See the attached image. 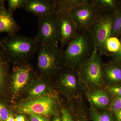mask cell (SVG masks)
I'll return each mask as SVG.
<instances>
[{
  "mask_svg": "<svg viewBox=\"0 0 121 121\" xmlns=\"http://www.w3.org/2000/svg\"><path fill=\"white\" fill-rule=\"evenodd\" d=\"M118 37L111 36L106 41L102 54L113 55L119 51L121 41Z\"/></svg>",
  "mask_w": 121,
  "mask_h": 121,
  "instance_id": "cell-21",
  "label": "cell"
},
{
  "mask_svg": "<svg viewBox=\"0 0 121 121\" xmlns=\"http://www.w3.org/2000/svg\"><path fill=\"white\" fill-rule=\"evenodd\" d=\"M51 121H62V117L58 113H56L53 115Z\"/></svg>",
  "mask_w": 121,
  "mask_h": 121,
  "instance_id": "cell-31",
  "label": "cell"
},
{
  "mask_svg": "<svg viewBox=\"0 0 121 121\" xmlns=\"http://www.w3.org/2000/svg\"><path fill=\"white\" fill-rule=\"evenodd\" d=\"M29 115L30 121H49L48 117L37 115L30 114Z\"/></svg>",
  "mask_w": 121,
  "mask_h": 121,
  "instance_id": "cell-28",
  "label": "cell"
},
{
  "mask_svg": "<svg viewBox=\"0 0 121 121\" xmlns=\"http://www.w3.org/2000/svg\"><path fill=\"white\" fill-rule=\"evenodd\" d=\"M114 12L103 13L100 18L87 29L93 37L95 50L101 54L106 41L111 36Z\"/></svg>",
  "mask_w": 121,
  "mask_h": 121,
  "instance_id": "cell-8",
  "label": "cell"
},
{
  "mask_svg": "<svg viewBox=\"0 0 121 121\" xmlns=\"http://www.w3.org/2000/svg\"><path fill=\"white\" fill-rule=\"evenodd\" d=\"M89 102L95 107L105 109L109 108L111 102L108 92L102 89H98L88 92Z\"/></svg>",
  "mask_w": 121,
  "mask_h": 121,
  "instance_id": "cell-17",
  "label": "cell"
},
{
  "mask_svg": "<svg viewBox=\"0 0 121 121\" xmlns=\"http://www.w3.org/2000/svg\"><path fill=\"white\" fill-rule=\"evenodd\" d=\"M61 117L62 121H90L79 97L73 99L69 107L62 108Z\"/></svg>",
  "mask_w": 121,
  "mask_h": 121,
  "instance_id": "cell-12",
  "label": "cell"
},
{
  "mask_svg": "<svg viewBox=\"0 0 121 121\" xmlns=\"http://www.w3.org/2000/svg\"><path fill=\"white\" fill-rule=\"evenodd\" d=\"M5 1V0H0V7L3 4H4Z\"/></svg>",
  "mask_w": 121,
  "mask_h": 121,
  "instance_id": "cell-34",
  "label": "cell"
},
{
  "mask_svg": "<svg viewBox=\"0 0 121 121\" xmlns=\"http://www.w3.org/2000/svg\"><path fill=\"white\" fill-rule=\"evenodd\" d=\"M95 50L93 37L89 30H78L77 35L62 51L64 66L76 69L90 58Z\"/></svg>",
  "mask_w": 121,
  "mask_h": 121,
  "instance_id": "cell-2",
  "label": "cell"
},
{
  "mask_svg": "<svg viewBox=\"0 0 121 121\" xmlns=\"http://www.w3.org/2000/svg\"><path fill=\"white\" fill-rule=\"evenodd\" d=\"M35 73L28 62L13 65L9 76V99H15L34 78Z\"/></svg>",
  "mask_w": 121,
  "mask_h": 121,
  "instance_id": "cell-6",
  "label": "cell"
},
{
  "mask_svg": "<svg viewBox=\"0 0 121 121\" xmlns=\"http://www.w3.org/2000/svg\"><path fill=\"white\" fill-rule=\"evenodd\" d=\"M58 17L60 26L59 43L60 50L63 51L77 35L78 30L68 13H56Z\"/></svg>",
  "mask_w": 121,
  "mask_h": 121,
  "instance_id": "cell-11",
  "label": "cell"
},
{
  "mask_svg": "<svg viewBox=\"0 0 121 121\" xmlns=\"http://www.w3.org/2000/svg\"><path fill=\"white\" fill-rule=\"evenodd\" d=\"M78 30L89 28L101 16L103 13L91 0L76 7L69 13Z\"/></svg>",
  "mask_w": 121,
  "mask_h": 121,
  "instance_id": "cell-9",
  "label": "cell"
},
{
  "mask_svg": "<svg viewBox=\"0 0 121 121\" xmlns=\"http://www.w3.org/2000/svg\"><path fill=\"white\" fill-rule=\"evenodd\" d=\"M103 70L104 78L109 82H121V65L115 63L103 65Z\"/></svg>",
  "mask_w": 121,
  "mask_h": 121,
  "instance_id": "cell-18",
  "label": "cell"
},
{
  "mask_svg": "<svg viewBox=\"0 0 121 121\" xmlns=\"http://www.w3.org/2000/svg\"><path fill=\"white\" fill-rule=\"evenodd\" d=\"M15 119V121H26L25 117L22 113L16 116Z\"/></svg>",
  "mask_w": 121,
  "mask_h": 121,
  "instance_id": "cell-30",
  "label": "cell"
},
{
  "mask_svg": "<svg viewBox=\"0 0 121 121\" xmlns=\"http://www.w3.org/2000/svg\"><path fill=\"white\" fill-rule=\"evenodd\" d=\"M93 4L102 13L112 12L119 10L120 4L115 0H91Z\"/></svg>",
  "mask_w": 121,
  "mask_h": 121,
  "instance_id": "cell-20",
  "label": "cell"
},
{
  "mask_svg": "<svg viewBox=\"0 0 121 121\" xmlns=\"http://www.w3.org/2000/svg\"><path fill=\"white\" fill-rule=\"evenodd\" d=\"M7 102L0 99V121H5L11 112V110Z\"/></svg>",
  "mask_w": 121,
  "mask_h": 121,
  "instance_id": "cell-25",
  "label": "cell"
},
{
  "mask_svg": "<svg viewBox=\"0 0 121 121\" xmlns=\"http://www.w3.org/2000/svg\"><path fill=\"white\" fill-rule=\"evenodd\" d=\"M107 91L116 96L121 97V86H111L108 87Z\"/></svg>",
  "mask_w": 121,
  "mask_h": 121,
  "instance_id": "cell-27",
  "label": "cell"
},
{
  "mask_svg": "<svg viewBox=\"0 0 121 121\" xmlns=\"http://www.w3.org/2000/svg\"><path fill=\"white\" fill-rule=\"evenodd\" d=\"M5 121H15V117L12 111L11 110V112L9 114L8 118Z\"/></svg>",
  "mask_w": 121,
  "mask_h": 121,
  "instance_id": "cell-33",
  "label": "cell"
},
{
  "mask_svg": "<svg viewBox=\"0 0 121 121\" xmlns=\"http://www.w3.org/2000/svg\"><path fill=\"white\" fill-rule=\"evenodd\" d=\"M66 70L59 73L58 82L61 89L72 98L79 97L78 93L81 84L76 70L74 68L65 67Z\"/></svg>",
  "mask_w": 121,
  "mask_h": 121,
  "instance_id": "cell-10",
  "label": "cell"
},
{
  "mask_svg": "<svg viewBox=\"0 0 121 121\" xmlns=\"http://www.w3.org/2000/svg\"><path fill=\"white\" fill-rule=\"evenodd\" d=\"M110 109L115 113L121 109V97L115 96L111 101L109 107Z\"/></svg>",
  "mask_w": 121,
  "mask_h": 121,
  "instance_id": "cell-26",
  "label": "cell"
},
{
  "mask_svg": "<svg viewBox=\"0 0 121 121\" xmlns=\"http://www.w3.org/2000/svg\"><path fill=\"white\" fill-rule=\"evenodd\" d=\"M39 30L35 36L39 43L58 45L60 26L57 13L39 17Z\"/></svg>",
  "mask_w": 121,
  "mask_h": 121,
  "instance_id": "cell-7",
  "label": "cell"
},
{
  "mask_svg": "<svg viewBox=\"0 0 121 121\" xmlns=\"http://www.w3.org/2000/svg\"><path fill=\"white\" fill-rule=\"evenodd\" d=\"M62 52L58 45L40 44L37 52V69L40 77L49 78L60 72L64 66Z\"/></svg>",
  "mask_w": 121,
  "mask_h": 121,
  "instance_id": "cell-4",
  "label": "cell"
},
{
  "mask_svg": "<svg viewBox=\"0 0 121 121\" xmlns=\"http://www.w3.org/2000/svg\"><path fill=\"white\" fill-rule=\"evenodd\" d=\"M9 62L0 50V99L7 102L9 99Z\"/></svg>",
  "mask_w": 121,
  "mask_h": 121,
  "instance_id": "cell-14",
  "label": "cell"
},
{
  "mask_svg": "<svg viewBox=\"0 0 121 121\" xmlns=\"http://www.w3.org/2000/svg\"><path fill=\"white\" fill-rule=\"evenodd\" d=\"M20 29L12 14L3 4L0 7V33H6L8 35H16Z\"/></svg>",
  "mask_w": 121,
  "mask_h": 121,
  "instance_id": "cell-15",
  "label": "cell"
},
{
  "mask_svg": "<svg viewBox=\"0 0 121 121\" xmlns=\"http://www.w3.org/2000/svg\"><path fill=\"white\" fill-rule=\"evenodd\" d=\"M26 12L42 17L56 13L54 0H27L24 8Z\"/></svg>",
  "mask_w": 121,
  "mask_h": 121,
  "instance_id": "cell-13",
  "label": "cell"
},
{
  "mask_svg": "<svg viewBox=\"0 0 121 121\" xmlns=\"http://www.w3.org/2000/svg\"><path fill=\"white\" fill-rule=\"evenodd\" d=\"M120 37L121 46L118 51L113 55V62L114 63L121 65V36Z\"/></svg>",
  "mask_w": 121,
  "mask_h": 121,
  "instance_id": "cell-29",
  "label": "cell"
},
{
  "mask_svg": "<svg viewBox=\"0 0 121 121\" xmlns=\"http://www.w3.org/2000/svg\"><path fill=\"white\" fill-rule=\"evenodd\" d=\"M9 4L8 10L12 14L16 10L19 9H24L27 0H8Z\"/></svg>",
  "mask_w": 121,
  "mask_h": 121,
  "instance_id": "cell-24",
  "label": "cell"
},
{
  "mask_svg": "<svg viewBox=\"0 0 121 121\" xmlns=\"http://www.w3.org/2000/svg\"><path fill=\"white\" fill-rule=\"evenodd\" d=\"M31 82L26 87V94L29 98L48 95L50 87L43 78L38 77L33 79Z\"/></svg>",
  "mask_w": 121,
  "mask_h": 121,
  "instance_id": "cell-16",
  "label": "cell"
},
{
  "mask_svg": "<svg viewBox=\"0 0 121 121\" xmlns=\"http://www.w3.org/2000/svg\"><path fill=\"white\" fill-rule=\"evenodd\" d=\"M90 103V116L92 121H114L111 113L108 112H99L91 102Z\"/></svg>",
  "mask_w": 121,
  "mask_h": 121,
  "instance_id": "cell-22",
  "label": "cell"
},
{
  "mask_svg": "<svg viewBox=\"0 0 121 121\" xmlns=\"http://www.w3.org/2000/svg\"><path fill=\"white\" fill-rule=\"evenodd\" d=\"M111 36L119 37L121 36V10L115 11Z\"/></svg>",
  "mask_w": 121,
  "mask_h": 121,
  "instance_id": "cell-23",
  "label": "cell"
},
{
  "mask_svg": "<svg viewBox=\"0 0 121 121\" xmlns=\"http://www.w3.org/2000/svg\"><path fill=\"white\" fill-rule=\"evenodd\" d=\"M114 113L117 121H121V109Z\"/></svg>",
  "mask_w": 121,
  "mask_h": 121,
  "instance_id": "cell-32",
  "label": "cell"
},
{
  "mask_svg": "<svg viewBox=\"0 0 121 121\" xmlns=\"http://www.w3.org/2000/svg\"><path fill=\"white\" fill-rule=\"evenodd\" d=\"M102 55L95 50L90 58L76 68L81 85L89 91L101 89L104 84Z\"/></svg>",
  "mask_w": 121,
  "mask_h": 121,
  "instance_id": "cell-3",
  "label": "cell"
},
{
  "mask_svg": "<svg viewBox=\"0 0 121 121\" xmlns=\"http://www.w3.org/2000/svg\"><path fill=\"white\" fill-rule=\"evenodd\" d=\"M40 44L36 36L17 35L0 39V48L9 63L14 64L28 62L37 52Z\"/></svg>",
  "mask_w": 121,
  "mask_h": 121,
  "instance_id": "cell-1",
  "label": "cell"
},
{
  "mask_svg": "<svg viewBox=\"0 0 121 121\" xmlns=\"http://www.w3.org/2000/svg\"><path fill=\"white\" fill-rule=\"evenodd\" d=\"M57 108L55 98L47 95L25 100L19 104L17 109L20 113L48 117L57 113Z\"/></svg>",
  "mask_w": 121,
  "mask_h": 121,
  "instance_id": "cell-5",
  "label": "cell"
},
{
  "mask_svg": "<svg viewBox=\"0 0 121 121\" xmlns=\"http://www.w3.org/2000/svg\"><path fill=\"white\" fill-rule=\"evenodd\" d=\"M87 0H54L56 13L64 12L69 13L72 9L82 4Z\"/></svg>",
  "mask_w": 121,
  "mask_h": 121,
  "instance_id": "cell-19",
  "label": "cell"
}]
</instances>
